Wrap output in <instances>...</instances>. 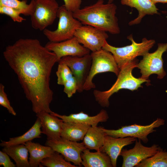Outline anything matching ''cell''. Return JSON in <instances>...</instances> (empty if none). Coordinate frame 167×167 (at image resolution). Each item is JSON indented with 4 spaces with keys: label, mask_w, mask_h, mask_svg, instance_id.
I'll use <instances>...</instances> for the list:
<instances>
[{
    "label": "cell",
    "mask_w": 167,
    "mask_h": 167,
    "mask_svg": "<svg viewBox=\"0 0 167 167\" xmlns=\"http://www.w3.org/2000/svg\"><path fill=\"white\" fill-rule=\"evenodd\" d=\"M3 55L31 102L33 112L52 113L50 104L54 93L49 82L52 68L57 62L55 54L37 39L20 38L6 46Z\"/></svg>",
    "instance_id": "cell-1"
},
{
    "label": "cell",
    "mask_w": 167,
    "mask_h": 167,
    "mask_svg": "<svg viewBox=\"0 0 167 167\" xmlns=\"http://www.w3.org/2000/svg\"><path fill=\"white\" fill-rule=\"evenodd\" d=\"M116 6L114 3L104 4L103 0L80 9L73 13L74 17L84 25H89L111 34L120 32L116 16Z\"/></svg>",
    "instance_id": "cell-2"
},
{
    "label": "cell",
    "mask_w": 167,
    "mask_h": 167,
    "mask_svg": "<svg viewBox=\"0 0 167 167\" xmlns=\"http://www.w3.org/2000/svg\"><path fill=\"white\" fill-rule=\"evenodd\" d=\"M138 60L136 58L125 65L120 69L116 81L108 90L100 91L94 90L93 93L96 101L102 107H108L109 105V99L114 93L122 89L131 91L137 90L142 87V84L146 82L150 85V80L141 78L135 77L132 74L133 69L137 67Z\"/></svg>",
    "instance_id": "cell-3"
},
{
    "label": "cell",
    "mask_w": 167,
    "mask_h": 167,
    "mask_svg": "<svg viewBox=\"0 0 167 167\" xmlns=\"http://www.w3.org/2000/svg\"><path fill=\"white\" fill-rule=\"evenodd\" d=\"M127 38L131 42L130 45L115 47L109 44L106 41L102 48L112 54L120 70L137 56H143L148 53L155 43L154 40H148L146 38H143L141 42L137 43L134 40L132 34L128 36Z\"/></svg>",
    "instance_id": "cell-4"
},
{
    "label": "cell",
    "mask_w": 167,
    "mask_h": 167,
    "mask_svg": "<svg viewBox=\"0 0 167 167\" xmlns=\"http://www.w3.org/2000/svg\"><path fill=\"white\" fill-rule=\"evenodd\" d=\"M57 17L59 18L58 27L54 31L47 29L43 33L49 41L60 42L70 39L74 36L77 29L82 25L73 16V13L68 11L64 5L59 7Z\"/></svg>",
    "instance_id": "cell-5"
},
{
    "label": "cell",
    "mask_w": 167,
    "mask_h": 167,
    "mask_svg": "<svg viewBox=\"0 0 167 167\" xmlns=\"http://www.w3.org/2000/svg\"><path fill=\"white\" fill-rule=\"evenodd\" d=\"M92 63L90 72L84 86V90L88 91L96 87L92 80L97 74L105 72L114 73L117 76L120 70L112 54L104 49L90 54Z\"/></svg>",
    "instance_id": "cell-6"
},
{
    "label": "cell",
    "mask_w": 167,
    "mask_h": 167,
    "mask_svg": "<svg viewBox=\"0 0 167 167\" xmlns=\"http://www.w3.org/2000/svg\"><path fill=\"white\" fill-rule=\"evenodd\" d=\"M35 9L30 16L32 27L43 31L53 24L59 7L56 0H35Z\"/></svg>",
    "instance_id": "cell-7"
},
{
    "label": "cell",
    "mask_w": 167,
    "mask_h": 167,
    "mask_svg": "<svg viewBox=\"0 0 167 167\" xmlns=\"http://www.w3.org/2000/svg\"><path fill=\"white\" fill-rule=\"evenodd\" d=\"M167 50V43L158 44L157 49L152 53H148L138 63L137 67L140 69L141 76L140 78L148 80L152 74L157 75V78L163 79L166 75L163 67L162 56Z\"/></svg>",
    "instance_id": "cell-8"
},
{
    "label": "cell",
    "mask_w": 167,
    "mask_h": 167,
    "mask_svg": "<svg viewBox=\"0 0 167 167\" xmlns=\"http://www.w3.org/2000/svg\"><path fill=\"white\" fill-rule=\"evenodd\" d=\"M165 120L161 118L156 119L151 124L143 126L137 124L122 126L117 130L103 129L105 135L115 138L134 137L147 143L148 139L147 136L150 134L156 131L154 129L158 127L165 124Z\"/></svg>",
    "instance_id": "cell-9"
},
{
    "label": "cell",
    "mask_w": 167,
    "mask_h": 167,
    "mask_svg": "<svg viewBox=\"0 0 167 167\" xmlns=\"http://www.w3.org/2000/svg\"><path fill=\"white\" fill-rule=\"evenodd\" d=\"M45 145L50 147L62 154L66 161L72 162L78 167L82 165L81 153L87 148L83 142L79 143L61 137L57 139L47 140Z\"/></svg>",
    "instance_id": "cell-10"
},
{
    "label": "cell",
    "mask_w": 167,
    "mask_h": 167,
    "mask_svg": "<svg viewBox=\"0 0 167 167\" xmlns=\"http://www.w3.org/2000/svg\"><path fill=\"white\" fill-rule=\"evenodd\" d=\"M74 36L80 44L92 52L102 49L109 37L106 32L89 25L79 27Z\"/></svg>",
    "instance_id": "cell-11"
},
{
    "label": "cell",
    "mask_w": 167,
    "mask_h": 167,
    "mask_svg": "<svg viewBox=\"0 0 167 167\" xmlns=\"http://www.w3.org/2000/svg\"><path fill=\"white\" fill-rule=\"evenodd\" d=\"M58 62L64 63L69 67L77 82V92H83L84 86L89 74L92 63L90 54L82 57L64 56Z\"/></svg>",
    "instance_id": "cell-12"
},
{
    "label": "cell",
    "mask_w": 167,
    "mask_h": 167,
    "mask_svg": "<svg viewBox=\"0 0 167 167\" xmlns=\"http://www.w3.org/2000/svg\"><path fill=\"white\" fill-rule=\"evenodd\" d=\"M134 147L131 149H122L119 156L123 158L122 167L135 166L144 160L150 157L161 149L158 145L153 144L150 147L143 145L140 140L136 139Z\"/></svg>",
    "instance_id": "cell-13"
},
{
    "label": "cell",
    "mask_w": 167,
    "mask_h": 167,
    "mask_svg": "<svg viewBox=\"0 0 167 167\" xmlns=\"http://www.w3.org/2000/svg\"><path fill=\"white\" fill-rule=\"evenodd\" d=\"M45 47L56 55L58 62L66 56L82 57L90 54V50L80 45L74 36L72 38L60 42L49 41Z\"/></svg>",
    "instance_id": "cell-14"
},
{
    "label": "cell",
    "mask_w": 167,
    "mask_h": 167,
    "mask_svg": "<svg viewBox=\"0 0 167 167\" xmlns=\"http://www.w3.org/2000/svg\"><path fill=\"white\" fill-rule=\"evenodd\" d=\"M136 139L134 137L115 138L105 135L104 144L99 150L109 156L113 167H116L117 158L123 147L132 144Z\"/></svg>",
    "instance_id": "cell-15"
},
{
    "label": "cell",
    "mask_w": 167,
    "mask_h": 167,
    "mask_svg": "<svg viewBox=\"0 0 167 167\" xmlns=\"http://www.w3.org/2000/svg\"><path fill=\"white\" fill-rule=\"evenodd\" d=\"M36 114L41 120L42 133L46 135L47 140L57 139L61 137L62 125L63 122L62 119L45 111Z\"/></svg>",
    "instance_id": "cell-16"
},
{
    "label": "cell",
    "mask_w": 167,
    "mask_h": 167,
    "mask_svg": "<svg viewBox=\"0 0 167 167\" xmlns=\"http://www.w3.org/2000/svg\"><path fill=\"white\" fill-rule=\"evenodd\" d=\"M50 113L60 118L63 122L79 123L92 126H97L99 122H106L109 118L107 111L103 109L94 116H90L83 111L77 113H71L68 116L61 115L53 112Z\"/></svg>",
    "instance_id": "cell-17"
},
{
    "label": "cell",
    "mask_w": 167,
    "mask_h": 167,
    "mask_svg": "<svg viewBox=\"0 0 167 167\" xmlns=\"http://www.w3.org/2000/svg\"><path fill=\"white\" fill-rule=\"evenodd\" d=\"M121 3L122 5L135 8L138 12V16L129 23L130 26L139 24L146 15L159 14L156 4L150 0H121Z\"/></svg>",
    "instance_id": "cell-18"
},
{
    "label": "cell",
    "mask_w": 167,
    "mask_h": 167,
    "mask_svg": "<svg viewBox=\"0 0 167 167\" xmlns=\"http://www.w3.org/2000/svg\"><path fill=\"white\" fill-rule=\"evenodd\" d=\"M27 148L30 156V167H43L41 163L44 158L51 155L54 151L50 147L43 146L29 141L24 144Z\"/></svg>",
    "instance_id": "cell-19"
},
{
    "label": "cell",
    "mask_w": 167,
    "mask_h": 167,
    "mask_svg": "<svg viewBox=\"0 0 167 167\" xmlns=\"http://www.w3.org/2000/svg\"><path fill=\"white\" fill-rule=\"evenodd\" d=\"M82 165L85 167H113L109 156L99 150L91 152L86 148L81 153Z\"/></svg>",
    "instance_id": "cell-20"
},
{
    "label": "cell",
    "mask_w": 167,
    "mask_h": 167,
    "mask_svg": "<svg viewBox=\"0 0 167 167\" xmlns=\"http://www.w3.org/2000/svg\"><path fill=\"white\" fill-rule=\"evenodd\" d=\"M90 126L79 123L63 122L62 125L61 137L75 142L83 140Z\"/></svg>",
    "instance_id": "cell-21"
},
{
    "label": "cell",
    "mask_w": 167,
    "mask_h": 167,
    "mask_svg": "<svg viewBox=\"0 0 167 167\" xmlns=\"http://www.w3.org/2000/svg\"><path fill=\"white\" fill-rule=\"evenodd\" d=\"M103 128L97 126H90L82 142L87 148L98 151L104 145L105 135Z\"/></svg>",
    "instance_id": "cell-22"
},
{
    "label": "cell",
    "mask_w": 167,
    "mask_h": 167,
    "mask_svg": "<svg viewBox=\"0 0 167 167\" xmlns=\"http://www.w3.org/2000/svg\"><path fill=\"white\" fill-rule=\"evenodd\" d=\"M41 128V120L37 117L34 125L27 131L21 136L10 138L8 141H2L0 145L4 147L24 144L34 139L41 138L40 135L42 133Z\"/></svg>",
    "instance_id": "cell-23"
},
{
    "label": "cell",
    "mask_w": 167,
    "mask_h": 167,
    "mask_svg": "<svg viewBox=\"0 0 167 167\" xmlns=\"http://www.w3.org/2000/svg\"><path fill=\"white\" fill-rule=\"evenodd\" d=\"M2 151L6 153L15 161L17 167H29L28 151L24 144L3 147Z\"/></svg>",
    "instance_id": "cell-24"
},
{
    "label": "cell",
    "mask_w": 167,
    "mask_h": 167,
    "mask_svg": "<svg viewBox=\"0 0 167 167\" xmlns=\"http://www.w3.org/2000/svg\"><path fill=\"white\" fill-rule=\"evenodd\" d=\"M27 0H0V6L11 7L20 14L30 16L34 10L35 1L31 0L29 4H27Z\"/></svg>",
    "instance_id": "cell-25"
},
{
    "label": "cell",
    "mask_w": 167,
    "mask_h": 167,
    "mask_svg": "<svg viewBox=\"0 0 167 167\" xmlns=\"http://www.w3.org/2000/svg\"><path fill=\"white\" fill-rule=\"evenodd\" d=\"M136 167H167V151L161 148L152 156L138 164Z\"/></svg>",
    "instance_id": "cell-26"
},
{
    "label": "cell",
    "mask_w": 167,
    "mask_h": 167,
    "mask_svg": "<svg viewBox=\"0 0 167 167\" xmlns=\"http://www.w3.org/2000/svg\"><path fill=\"white\" fill-rule=\"evenodd\" d=\"M41 165L47 167H76L66 161L64 156L57 152H54L50 156L43 160Z\"/></svg>",
    "instance_id": "cell-27"
},
{
    "label": "cell",
    "mask_w": 167,
    "mask_h": 167,
    "mask_svg": "<svg viewBox=\"0 0 167 167\" xmlns=\"http://www.w3.org/2000/svg\"><path fill=\"white\" fill-rule=\"evenodd\" d=\"M56 74L57 77V84L62 85L73 76L69 67L63 63H58Z\"/></svg>",
    "instance_id": "cell-28"
},
{
    "label": "cell",
    "mask_w": 167,
    "mask_h": 167,
    "mask_svg": "<svg viewBox=\"0 0 167 167\" xmlns=\"http://www.w3.org/2000/svg\"><path fill=\"white\" fill-rule=\"evenodd\" d=\"M0 13L10 16L14 22L21 23L26 19L20 16L19 12L13 8L5 6H0Z\"/></svg>",
    "instance_id": "cell-29"
},
{
    "label": "cell",
    "mask_w": 167,
    "mask_h": 167,
    "mask_svg": "<svg viewBox=\"0 0 167 167\" xmlns=\"http://www.w3.org/2000/svg\"><path fill=\"white\" fill-rule=\"evenodd\" d=\"M0 105L7 109L8 112L13 115H15L16 113L11 106L7 95L4 91V86L0 84Z\"/></svg>",
    "instance_id": "cell-30"
},
{
    "label": "cell",
    "mask_w": 167,
    "mask_h": 167,
    "mask_svg": "<svg viewBox=\"0 0 167 167\" xmlns=\"http://www.w3.org/2000/svg\"><path fill=\"white\" fill-rule=\"evenodd\" d=\"M63 86V92L69 98L71 97L77 91V82L74 76L66 81Z\"/></svg>",
    "instance_id": "cell-31"
},
{
    "label": "cell",
    "mask_w": 167,
    "mask_h": 167,
    "mask_svg": "<svg viewBox=\"0 0 167 167\" xmlns=\"http://www.w3.org/2000/svg\"><path fill=\"white\" fill-rule=\"evenodd\" d=\"M82 0H63L64 5L69 11L73 13L80 9Z\"/></svg>",
    "instance_id": "cell-32"
},
{
    "label": "cell",
    "mask_w": 167,
    "mask_h": 167,
    "mask_svg": "<svg viewBox=\"0 0 167 167\" xmlns=\"http://www.w3.org/2000/svg\"><path fill=\"white\" fill-rule=\"evenodd\" d=\"M9 156L6 152L0 151V165L4 167H15L16 165L12 162Z\"/></svg>",
    "instance_id": "cell-33"
},
{
    "label": "cell",
    "mask_w": 167,
    "mask_h": 167,
    "mask_svg": "<svg viewBox=\"0 0 167 167\" xmlns=\"http://www.w3.org/2000/svg\"><path fill=\"white\" fill-rule=\"evenodd\" d=\"M154 4H156V3L161 2L162 3H167V0H150Z\"/></svg>",
    "instance_id": "cell-34"
},
{
    "label": "cell",
    "mask_w": 167,
    "mask_h": 167,
    "mask_svg": "<svg viewBox=\"0 0 167 167\" xmlns=\"http://www.w3.org/2000/svg\"><path fill=\"white\" fill-rule=\"evenodd\" d=\"M114 0H108V3H112L113 1Z\"/></svg>",
    "instance_id": "cell-35"
},
{
    "label": "cell",
    "mask_w": 167,
    "mask_h": 167,
    "mask_svg": "<svg viewBox=\"0 0 167 167\" xmlns=\"http://www.w3.org/2000/svg\"></svg>",
    "instance_id": "cell-36"
}]
</instances>
